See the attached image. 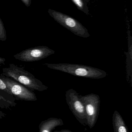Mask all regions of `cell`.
<instances>
[{
  "label": "cell",
  "mask_w": 132,
  "mask_h": 132,
  "mask_svg": "<svg viewBox=\"0 0 132 132\" xmlns=\"http://www.w3.org/2000/svg\"><path fill=\"white\" fill-rule=\"evenodd\" d=\"M64 124L62 119L51 117L41 122L38 127L39 132H52L57 127Z\"/></svg>",
  "instance_id": "8"
},
{
  "label": "cell",
  "mask_w": 132,
  "mask_h": 132,
  "mask_svg": "<svg viewBox=\"0 0 132 132\" xmlns=\"http://www.w3.org/2000/svg\"><path fill=\"white\" fill-rule=\"evenodd\" d=\"M6 114L3 112H2L1 110H0V119H3L6 117Z\"/></svg>",
  "instance_id": "15"
},
{
  "label": "cell",
  "mask_w": 132,
  "mask_h": 132,
  "mask_svg": "<svg viewBox=\"0 0 132 132\" xmlns=\"http://www.w3.org/2000/svg\"><path fill=\"white\" fill-rule=\"evenodd\" d=\"M21 1L27 7L30 6L31 4V0H21Z\"/></svg>",
  "instance_id": "14"
},
{
  "label": "cell",
  "mask_w": 132,
  "mask_h": 132,
  "mask_svg": "<svg viewBox=\"0 0 132 132\" xmlns=\"http://www.w3.org/2000/svg\"><path fill=\"white\" fill-rule=\"evenodd\" d=\"M7 39V34L4 24L0 18V41H5Z\"/></svg>",
  "instance_id": "13"
},
{
  "label": "cell",
  "mask_w": 132,
  "mask_h": 132,
  "mask_svg": "<svg viewBox=\"0 0 132 132\" xmlns=\"http://www.w3.org/2000/svg\"><path fill=\"white\" fill-rule=\"evenodd\" d=\"M112 123L114 132H129L122 117L117 110L113 114Z\"/></svg>",
  "instance_id": "9"
},
{
  "label": "cell",
  "mask_w": 132,
  "mask_h": 132,
  "mask_svg": "<svg viewBox=\"0 0 132 132\" xmlns=\"http://www.w3.org/2000/svg\"><path fill=\"white\" fill-rule=\"evenodd\" d=\"M0 77L6 85L15 100L25 101H36L37 100L35 93L24 86L1 75H0Z\"/></svg>",
  "instance_id": "6"
},
{
  "label": "cell",
  "mask_w": 132,
  "mask_h": 132,
  "mask_svg": "<svg viewBox=\"0 0 132 132\" xmlns=\"http://www.w3.org/2000/svg\"><path fill=\"white\" fill-rule=\"evenodd\" d=\"M48 12L49 15L56 22L75 35L84 38L90 37V35L86 28L75 18L52 9H48Z\"/></svg>",
  "instance_id": "3"
},
{
  "label": "cell",
  "mask_w": 132,
  "mask_h": 132,
  "mask_svg": "<svg viewBox=\"0 0 132 132\" xmlns=\"http://www.w3.org/2000/svg\"><path fill=\"white\" fill-rule=\"evenodd\" d=\"M52 132H72L71 130H69L63 129L62 130H60V131H58V130H56V131H53Z\"/></svg>",
  "instance_id": "17"
},
{
  "label": "cell",
  "mask_w": 132,
  "mask_h": 132,
  "mask_svg": "<svg viewBox=\"0 0 132 132\" xmlns=\"http://www.w3.org/2000/svg\"><path fill=\"white\" fill-rule=\"evenodd\" d=\"M44 65L51 69L63 72L78 77L99 79L105 78L107 75L106 72L103 70L83 65L67 63H45Z\"/></svg>",
  "instance_id": "2"
},
{
  "label": "cell",
  "mask_w": 132,
  "mask_h": 132,
  "mask_svg": "<svg viewBox=\"0 0 132 132\" xmlns=\"http://www.w3.org/2000/svg\"><path fill=\"white\" fill-rule=\"evenodd\" d=\"M71 1L76 6L78 10L87 15H89V10L87 4L89 0H71Z\"/></svg>",
  "instance_id": "11"
},
{
  "label": "cell",
  "mask_w": 132,
  "mask_h": 132,
  "mask_svg": "<svg viewBox=\"0 0 132 132\" xmlns=\"http://www.w3.org/2000/svg\"><path fill=\"white\" fill-rule=\"evenodd\" d=\"M1 75L20 83L33 92H43L48 88L33 74L13 64H10L8 68H3Z\"/></svg>",
  "instance_id": "1"
},
{
  "label": "cell",
  "mask_w": 132,
  "mask_h": 132,
  "mask_svg": "<svg viewBox=\"0 0 132 132\" xmlns=\"http://www.w3.org/2000/svg\"><path fill=\"white\" fill-rule=\"evenodd\" d=\"M5 61H6V59L5 58L0 57V65L4 64Z\"/></svg>",
  "instance_id": "16"
},
{
  "label": "cell",
  "mask_w": 132,
  "mask_h": 132,
  "mask_svg": "<svg viewBox=\"0 0 132 132\" xmlns=\"http://www.w3.org/2000/svg\"><path fill=\"white\" fill-rule=\"evenodd\" d=\"M80 98L85 107L87 125L91 129L95 126L99 113L100 98L98 95L91 93L80 95Z\"/></svg>",
  "instance_id": "4"
},
{
  "label": "cell",
  "mask_w": 132,
  "mask_h": 132,
  "mask_svg": "<svg viewBox=\"0 0 132 132\" xmlns=\"http://www.w3.org/2000/svg\"><path fill=\"white\" fill-rule=\"evenodd\" d=\"M0 96L9 101L15 102V98L10 91L7 87L6 85L0 77Z\"/></svg>",
  "instance_id": "10"
},
{
  "label": "cell",
  "mask_w": 132,
  "mask_h": 132,
  "mask_svg": "<svg viewBox=\"0 0 132 132\" xmlns=\"http://www.w3.org/2000/svg\"><path fill=\"white\" fill-rule=\"evenodd\" d=\"M16 103L15 102L9 101L0 96V108L1 109H10L16 106Z\"/></svg>",
  "instance_id": "12"
},
{
  "label": "cell",
  "mask_w": 132,
  "mask_h": 132,
  "mask_svg": "<svg viewBox=\"0 0 132 132\" xmlns=\"http://www.w3.org/2000/svg\"><path fill=\"white\" fill-rule=\"evenodd\" d=\"M65 99L69 109L79 123L86 126L87 119L84 105L80 98V95L76 91L71 89L65 92Z\"/></svg>",
  "instance_id": "5"
},
{
  "label": "cell",
  "mask_w": 132,
  "mask_h": 132,
  "mask_svg": "<svg viewBox=\"0 0 132 132\" xmlns=\"http://www.w3.org/2000/svg\"><path fill=\"white\" fill-rule=\"evenodd\" d=\"M55 53L54 51L47 46H40L25 49L13 57L21 61L33 62L44 59Z\"/></svg>",
  "instance_id": "7"
},
{
  "label": "cell",
  "mask_w": 132,
  "mask_h": 132,
  "mask_svg": "<svg viewBox=\"0 0 132 132\" xmlns=\"http://www.w3.org/2000/svg\"><path fill=\"white\" fill-rule=\"evenodd\" d=\"M0 132H1V131H0Z\"/></svg>",
  "instance_id": "18"
}]
</instances>
